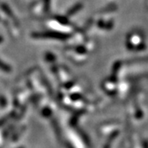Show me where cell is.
I'll return each instance as SVG.
<instances>
[{
	"label": "cell",
	"mask_w": 148,
	"mask_h": 148,
	"mask_svg": "<svg viewBox=\"0 0 148 148\" xmlns=\"http://www.w3.org/2000/svg\"><path fill=\"white\" fill-rule=\"evenodd\" d=\"M0 69H3V70H5V71H8L9 70V68L4 63H3L1 61H0Z\"/></svg>",
	"instance_id": "6da1fadb"
}]
</instances>
